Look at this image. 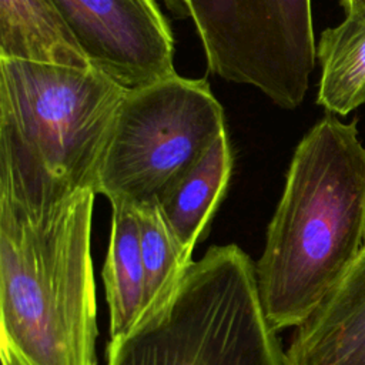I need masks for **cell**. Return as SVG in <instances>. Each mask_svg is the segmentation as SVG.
I'll list each match as a JSON object with an SVG mask.
<instances>
[{"label": "cell", "instance_id": "cell-1", "mask_svg": "<svg viewBox=\"0 0 365 365\" xmlns=\"http://www.w3.org/2000/svg\"><path fill=\"white\" fill-rule=\"evenodd\" d=\"M365 247V147L356 121L322 117L297 145L265 247L259 298L278 332L305 322Z\"/></svg>", "mask_w": 365, "mask_h": 365}, {"label": "cell", "instance_id": "cell-2", "mask_svg": "<svg viewBox=\"0 0 365 365\" xmlns=\"http://www.w3.org/2000/svg\"><path fill=\"white\" fill-rule=\"evenodd\" d=\"M125 91L93 67L0 58V201L38 218L96 192Z\"/></svg>", "mask_w": 365, "mask_h": 365}, {"label": "cell", "instance_id": "cell-3", "mask_svg": "<svg viewBox=\"0 0 365 365\" xmlns=\"http://www.w3.org/2000/svg\"><path fill=\"white\" fill-rule=\"evenodd\" d=\"M96 195L83 191L38 218L0 201L3 365H97Z\"/></svg>", "mask_w": 365, "mask_h": 365}, {"label": "cell", "instance_id": "cell-4", "mask_svg": "<svg viewBox=\"0 0 365 365\" xmlns=\"http://www.w3.org/2000/svg\"><path fill=\"white\" fill-rule=\"evenodd\" d=\"M107 365H285L255 262L235 244L210 247L160 304L108 341Z\"/></svg>", "mask_w": 365, "mask_h": 365}, {"label": "cell", "instance_id": "cell-5", "mask_svg": "<svg viewBox=\"0 0 365 365\" xmlns=\"http://www.w3.org/2000/svg\"><path fill=\"white\" fill-rule=\"evenodd\" d=\"M225 130L205 78L174 74L127 90L100 164L96 192L110 204L158 205Z\"/></svg>", "mask_w": 365, "mask_h": 365}, {"label": "cell", "instance_id": "cell-6", "mask_svg": "<svg viewBox=\"0 0 365 365\" xmlns=\"http://www.w3.org/2000/svg\"><path fill=\"white\" fill-rule=\"evenodd\" d=\"M191 19L208 70L258 88L281 108H297L315 66L311 0H163Z\"/></svg>", "mask_w": 365, "mask_h": 365}, {"label": "cell", "instance_id": "cell-7", "mask_svg": "<svg viewBox=\"0 0 365 365\" xmlns=\"http://www.w3.org/2000/svg\"><path fill=\"white\" fill-rule=\"evenodd\" d=\"M90 66L124 90L165 80L174 37L155 0H53Z\"/></svg>", "mask_w": 365, "mask_h": 365}, {"label": "cell", "instance_id": "cell-8", "mask_svg": "<svg viewBox=\"0 0 365 365\" xmlns=\"http://www.w3.org/2000/svg\"><path fill=\"white\" fill-rule=\"evenodd\" d=\"M285 365H365V247L317 311L295 331Z\"/></svg>", "mask_w": 365, "mask_h": 365}, {"label": "cell", "instance_id": "cell-9", "mask_svg": "<svg viewBox=\"0 0 365 365\" xmlns=\"http://www.w3.org/2000/svg\"><path fill=\"white\" fill-rule=\"evenodd\" d=\"M231 171L232 151L224 130L202 158L158 204L173 237L188 258L205 235L227 192Z\"/></svg>", "mask_w": 365, "mask_h": 365}, {"label": "cell", "instance_id": "cell-10", "mask_svg": "<svg viewBox=\"0 0 365 365\" xmlns=\"http://www.w3.org/2000/svg\"><path fill=\"white\" fill-rule=\"evenodd\" d=\"M0 58L91 67L53 0H0Z\"/></svg>", "mask_w": 365, "mask_h": 365}, {"label": "cell", "instance_id": "cell-11", "mask_svg": "<svg viewBox=\"0 0 365 365\" xmlns=\"http://www.w3.org/2000/svg\"><path fill=\"white\" fill-rule=\"evenodd\" d=\"M101 277L110 312V339H117L135 325L144 307V265L133 207L111 204L110 242Z\"/></svg>", "mask_w": 365, "mask_h": 365}, {"label": "cell", "instance_id": "cell-12", "mask_svg": "<svg viewBox=\"0 0 365 365\" xmlns=\"http://www.w3.org/2000/svg\"><path fill=\"white\" fill-rule=\"evenodd\" d=\"M321 78L317 103L331 114L346 115L365 103V11L321 33L317 46Z\"/></svg>", "mask_w": 365, "mask_h": 365}, {"label": "cell", "instance_id": "cell-13", "mask_svg": "<svg viewBox=\"0 0 365 365\" xmlns=\"http://www.w3.org/2000/svg\"><path fill=\"white\" fill-rule=\"evenodd\" d=\"M134 210L145 278L143 315L173 291L192 259L177 244L158 205H144Z\"/></svg>", "mask_w": 365, "mask_h": 365}, {"label": "cell", "instance_id": "cell-14", "mask_svg": "<svg viewBox=\"0 0 365 365\" xmlns=\"http://www.w3.org/2000/svg\"><path fill=\"white\" fill-rule=\"evenodd\" d=\"M339 3L346 14L365 11V0H339Z\"/></svg>", "mask_w": 365, "mask_h": 365}]
</instances>
